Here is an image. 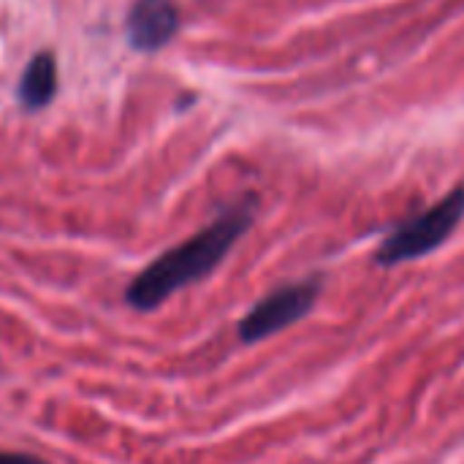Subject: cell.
<instances>
[{"label": "cell", "instance_id": "obj_5", "mask_svg": "<svg viewBox=\"0 0 464 464\" xmlns=\"http://www.w3.org/2000/svg\"><path fill=\"white\" fill-rule=\"evenodd\" d=\"M57 95V57L49 49L35 52L22 76H19V87H16V101L24 111H41L46 109Z\"/></svg>", "mask_w": 464, "mask_h": 464}, {"label": "cell", "instance_id": "obj_2", "mask_svg": "<svg viewBox=\"0 0 464 464\" xmlns=\"http://www.w3.org/2000/svg\"><path fill=\"white\" fill-rule=\"evenodd\" d=\"M464 218V185L454 188L446 198L435 207L424 209L421 215L400 223L378 247L381 266H397L405 261H416L438 250L462 223Z\"/></svg>", "mask_w": 464, "mask_h": 464}, {"label": "cell", "instance_id": "obj_4", "mask_svg": "<svg viewBox=\"0 0 464 464\" xmlns=\"http://www.w3.org/2000/svg\"><path fill=\"white\" fill-rule=\"evenodd\" d=\"M179 33V5L174 0H133L125 16L130 49L141 54L160 52Z\"/></svg>", "mask_w": 464, "mask_h": 464}, {"label": "cell", "instance_id": "obj_3", "mask_svg": "<svg viewBox=\"0 0 464 464\" xmlns=\"http://www.w3.org/2000/svg\"><path fill=\"white\" fill-rule=\"evenodd\" d=\"M318 291H321L318 280H302V283H291V285H283V288L266 294L239 321V340L242 343H261V340L283 332L285 326L302 321L313 310Z\"/></svg>", "mask_w": 464, "mask_h": 464}, {"label": "cell", "instance_id": "obj_6", "mask_svg": "<svg viewBox=\"0 0 464 464\" xmlns=\"http://www.w3.org/2000/svg\"><path fill=\"white\" fill-rule=\"evenodd\" d=\"M0 464H49L33 454H22V451H0Z\"/></svg>", "mask_w": 464, "mask_h": 464}, {"label": "cell", "instance_id": "obj_1", "mask_svg": "<svg viewBox=\"0 0 464 464\" xmlns=\"http://www.w3.org/2000/svg\"><path fill=\"white\" fill-rule=\"evenodd\" d=\"M253 218H256V196H247L239 204L228 207L207 228L179 242L177 247L166 250L150 266H144L128 285L125 302L139 313H150L160 307L166 299H171L177 291L204 280L231 253L239 237L250 228Z\"/></svg>", "mask_w": 464, "mask_h": 464}]
</instances>
